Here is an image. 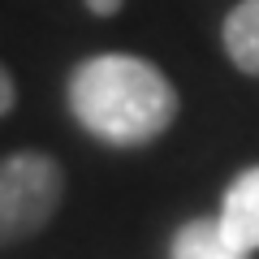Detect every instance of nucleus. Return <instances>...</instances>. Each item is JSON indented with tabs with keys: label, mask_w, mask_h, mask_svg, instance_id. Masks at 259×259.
<instances>
[{
	"label": "nucleus",
	"mask_w": 259,
	"mask_h": 259,
	"mask_svg": "<svg viewBox=\"0 0 259 259\" xmlns=\"http://www.w3.org/2000/svg\"><path fill=\"white\" fill-rule=\"evenodd\" d=\"M65 95L74 121L108 147H143L160 139L177 117V91L168 74L130 52L78 61Z\"/></svg>",
	"instance_id": "obj_1"
},
{
	"label": "nucleus",
	"mask_w": 259,
	"mask_h": 259,
	"mask_svg": "<svg viewBox=\"0 0 259 259\" xmlns=\"http://www.w3.org/2000/svg\"><path fill=\"white\" fill-rule=\"evenodd\" d=\"M65 173L44 151H13L0 160V246L39 233L56 216Z\"/></svg>",
	"instance_id": "obj_2"
},
{
	"label": "nucleus",
	"mask_w": 259,
	"mask_h": 259,
	"mask_svg": "<svg viewBox=\"0 0 259 259\" xmlns=\"http://www.w3.org/2000/svg\"><path fill=\"white\" fill-rule=\"evenodd\" d=\"M216 229L229 246L238 250H259V164L242 168L229 182V190L221 194V216H216Z\"/></svg>",
	"instance_id": "obj_3"
},
{
	"label": "nucleus",
	"mask_w": 259,
	"mask_h": 259,
	"mask_svg": "<svg viewBox=\"0 0 259 259\" xmlns=\"http://www.w3.org/2000/svg\"><path fill=\"white\" fill-rule=\"evenodd\" d=\"M221 39L242 74L259 78V0H238V9H229L221 26Z\"/></svg>",
	"instance_id": "obj_4"
},
{
	"label": "nucleus",
	"mask_w": 259,
	"mask_h": 259,
	"mask_svg": "<svg viewBox=\"0 0 259 259\" xmlns=\"http://www.w3.org/2000/svg\"><path fill=\"white\" fill-rule=\"evenodd\" d=\"M168 259H250V255L238 250V246H229L221 238V229H216V221H186L173 233Z\"/></svg>",
	"instance_id": "obj_5"
},
{
	"label": "nucleus",
	"mask_w": 259,
	"mask_h": 259,
	"mask_svg": "<svg viewBox=\"0 0 259 259\" xmlns=\"http://www.w3.org/2000/svg\"><path fill=\"white\" fill-rule=\"evenodd\" d=\"M13 104H18V82H13V74L5 69V61H0V117H9Z\"/></svg>",
	"instance_id": "obj_6"
},
{
	"label": "nucleus",
	"mask_w": 259,
	"mask_h": 259,
	"mask_svg": "<svg viewBox=\"0 0 259 259\" xmlns=\"http://www.w3.org/2000/svg\"><path fill=\"white\" fill-rule=\"evenodd\" d=\"M82 5L95 13V18H112V13H117L121 5H125V0H82Z\"/></svg>",
	"instance_id": "obj_7"
}]
</instances>
